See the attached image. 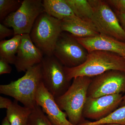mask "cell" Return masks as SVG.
<instances>
[{
  "instance_id": "23",
  "label": "cell",
  "mask_w": 125,
  "mask_h": 125,
  "mask_svg": "<svg viewBox=\"0 0 125 125\" xmlns=\"http://www.w3.org/2000/svg\"><path fill=\"white\" fill-rule=\"evenodd\" d=\"M14 34L13 30L10 29L4 24H0V40H3L7 37Z\"/></svg>"
},
{
  "instance_id": "10",
  "label": "cell",
  "mask_w": 125,
  "mask_h": 125,
  "mask_svg": "<svg viewBox=\"0 0 125 125\" xmlns=\"http://www.w3.org/2000/svg\"><path fill=\"white\" fill-rule=\"evenodd\" d=\"M121 94L88 97L83 112V117L99 120L107 116L117 109L123 100Z\"/></svg>"
},
{
  "instance_id": "27",
  "label": "cell",
  "mask_w": 125,
  "mask_h": 125,
  "mask_svg": "<svg viewBox=\"0 0 125 125\" xmlns=\"http://www.w3.org/2000/svg\"><path fill=\"white\" fill-rule=\"evenodd\" d=\"M1 125H11L6 117L3 119L1 123Z\"/></svg>"
},
{
  "instance_id": "15",
  "label": "cell",
  "mask_w": 125,
  "mask_h": 125,
  "mask_svg": "<svg viewBox=\"0 0 125 125\" xmlns=\"http://www.w3.org/2000/svg\"><path fill=\"white\" fill-rule=\"evenodd\" d=\"M42 5L44 12L59 20L74 15L65 0H43Z\"/></svg>"
},
{
  "instance_id": "21",
  "label": "cell",
  "mask_w": 125,
  "mask_h": 125,
  "mask_svg": "<svg viewBox=\"0 0 125 125\" xmlns=\"http://www.w3.org/2000/svg\"><path fill=\"white\" fill-rule=\"evenodd\" d=\"M28 125H54L52 123L40 107L37 104L32 109Z\"/></svg>"
},
{
  "instance_id": "17",
  "label": "cell",
  "mask_w": 125,
  "mask_h": 125,
  "mask_svg": "<svg viewBox=\"0 0 125 125\" xmlns=\"http://www.w3.org/2000/svg\"><path fill=\"white\" fill-rule=\"evenodd\" d=\"M21 39L22 35H16L9 40L0 41V59L14 64Z\"/></svg>"
},
{
  "instance_id": "8",
  "label": "cell",
  "mask_w": 125,
  "mask_h": 125,
  "mask_svg": "<svg viewBox=\"0 0 125 125\" xmlns=\"http://www.w3.org/2000/svg\"><path fill=\"white\" fill-rule=\"evenodd\" d=\"M89 53L72 35L61 34L54 48L53 55L64 67H76L83 63Z\"/></svg>"
},
{
  "instance_id": "25",
  "label": "cell",
  "mask_w": 125,
  "mask_h": 125,
  "mask_svg": "<svg viewBox=\"0 0 125 125\" xmlns=\"http://www.w3.org/2000/svg\"><path fill=\"white\" fill-rule=\"evenodd\" d=\"M13 102L6 98L2 96L0 97V108L1 109L5 108L7 109L11 105Z\"/></svg>"
},
{
  "instance_id": "9",
  "label": "cell",
  "mask_w": 125,
  "mask_h": 125,
  "mask_svg": "<svg viewBox=\"0 0 125 125\" xmlns=\"http://www.w3.org/2000/svg\"><path fill=\"white\" fill-rule=\"evenodd\" d=\"M125 92V72L109 70L92 80L88 89V97L101 96Z\"/></svg>"
},
{
  "instance_id": "6",
  "label": "cell",
  "mask_w": 125,
  "mask_h": 125,
  "mask_svg": "<svg viewBox=\"0 0 125 125\" xmlns=\"http://www.w3.org/2000/svg\"><path fill=\"white\" fill-rule=\"evenodd\" d=\"M43 12L42 0H24L18 10L4 20L3 24L13 28L14 36L30 34L36 20Z\"/></svg>"
},
{
  "instance_id": "14",
  "label": "cell",
  "mask_w": 125,
  "mask_h": 125,
  "mask_svg": "<svg viewBox=\"0 0 125 125\" xmlns=\"http://www.w3.org/2000/svg\"><path fill=\"white\" fill-rule=\"evenodd\" d=\"M62 31H66L74 37L86 38L99 34L93 24L85 22L74 15L61 20Z\"/></svg>"
},
{
  "instance_id": "11",
  "label": "cell",
  "mask_w": 125,
  "mask_h": 125,
  "mask_svg": "<svg viewBox=\"0 0 125 125\" xmlns=\"http://www.w3.org/2000/svg\"><path fill=\"white\" fill-rule=\"evenodd\" d=\"M43 57L42 52L32 42L30 34L22 35L21 43L14 64L17 71L26 72L42 62Z\"/></svg>"
},
{
  "instance_id": "2",
  "label": "cell",
  "mask_w": 125,
  "mask_h": 125,
  "mask_svg": "<svg viewBox=\"0 0 125 125\" xmlns=\"http://www.w3.org/2000/svg\"><path fill=\"white\" fill-rule=\"evenodd\" d=\"M42 83L41 62L29 68L18 80L0 85V93L10 96L24 106L33 109L37 105L36 94Z\"/></svg>"
},
{
  "instance_id": "22",
  "label": "cell",
  "mask_w": 125,
  "mask_h": 125,
  "mask_svg": "<svg viewBox=\"0 0 125 125\" xmlns=\"http://www.w3.org/2000/svg\"><path fill=\"white\" fill-rule=\"evenodd\" d=\"M109 6L113 7L115 12L125 13V0H105Z\"/></svg>"
},
{
  "instance_id": "16",
  "label": "cell",
  "mask_w": 125,
  "mask_h": 125,
  "mask_svg": "<svg viewBox=\"0 0 125 125\" xmlns=\"http://www.w3.org/2000/svg\"><path fill=\"white\" fill-rule=\"evenodd\" d=\"M15 100L7 109L6 117L11 125H28L32 109L22 107Z\"/></svg>"
},
{
  "instance_id": "12",
  "label": "cell",
  "mask_w": 125,
  "mask_h": 125,
  "mask_svg": "<svg viewBox=\"0 0 125 125\" xmlns=\"http://www.w3.org/2000/svg\"><path fill=\"white\" fill-rule=\"evenodd\" d=\"M36 103L54 125H73L67 120V115L57 105L54 96L41 84L36 94Z\"/></svg>"
},
{
  "instance_id": "19",
  "label": "cell",
  "mask_w": 125,
  "mask_h": 125,
  "mask_svg": "<svg viewBox=\"0 0 125 125\" xmlns=\"http://www.w3.org/2000/svg\"><path fill=\"white\" fill-rule=\"evenodd\" d=\"M125 125V105L121 107L107 116L94 122L84 121L78 125H98L105 124Z\"/></svg>"
},
{
  "instance_id": "24",
  "label": "cell",
  "mask_w": 125,
  "mask_h": 125,
  "mask_svg": "<svg viewBox=\"0 0 125 125\" xmlns=\"http://www.w3.org/2000/svg\"><path fill=\"white\" fill-rule=\"evenodd\" d=\"M9 64L3 59H0V75L11 73L12 68Z\"/></svg>"
},
{
  "instance_id": "20",
  "label": "cell",
  "mask_w": 125,
  "mask_h": 125,
  "mask_svg": "<svg viewBox=\"0 0 125 125\" xmlns=\"http://www.w3.org/2000/svg\"><path fill=\"white\" fill-rule=\"evenodd\" d=\"M23 1L0 0V20L4 21L10 14L19 9Z\"/></svg>"
},
{
  "instance_id": "18",
  "label": "cell",
  "mask_w": 125,
  "mask_h": 125,
  "mask_svg": "<svg viewBox=\"0 0 125 125\" xmlns=\"http://www.w3.org/2000/svg\"><path fill=\"white\" fill-rule=\"evenodd\" d=\"M74 14L83 21L93 24V8L87 0H65Z\"/></svg>"
},
{
  "instance_id": "4",
  "label": "cell",
  "mask_w": 125,
  "mask_h": 125,
  "mask_svg": "<svg viewBox=\"0 0 125 125\" xmlns=\"http://www.w3.org/2000/svg\"><path fill=\"white\" fill-rule=\"evenodd\" d=\"M61 20L43 12L38 16L30 34L32 42L45 56L53 55L54 48L62 33Z\"/></svg>"
},
{
  "instance_id": "1",
  "label": "cell",
  "mask_w": 125,
  "mask_h": 125,
  "mask_svg": "<svg viewBox=\"0 0 125 125\" xmlns=\"http://www.w3.org/2000/svg\"><path fill=\"white\" fill-rule=\"evenodd\" d=\"M67 80L80 76L91 78L109 70L125 72V58L113 52L94 51L89 53L83 63L76 67H64Z\"/></svg>"
},
{
  "instance_id": "5",
  "label": "cell",
  "mask_w": 125,
  "mask_h": 125,
  "mask_svg": "<svg viewBox=\"0 0 125 125\" xmlns=\"http://www.w3.org/2000/svg\"><path fill=\"white\" fill-rule=\"evenodd\" d=\"M93 8L92 22L100 34L125 42V31L115 12L106 1L88 0Z\"/></svg>"
},
{
  "instance_id": "7",
  "label": "cell",
  "mask_w": 125,
  "mask_h": 125,
  "mask_svg": "<svg viewBox=\"0 0 125 125\" xmlns=\"http://www.w3.org/2000/svg\"><path fill=\"white\" fill-rule=\"evenodd\" d=\"M42 83L55 98L62 95L70 85L64 67L54 56H45L42 62Z\"/></svg>"
},
{
  "instance_id": "28",
  "label": "cell",
  "mask_w": 125,
  "mask_h": 125,
  "mask_svg": "<svg viewBox=\"0 0 125 125\" xmlns=\"http://www.w3.org/2000/svg\"><path fill=\"white\" fill-rule=\"evenodd\" d=\"M124 58H125V57H124ZM125 105V94L124 96H123V100H122V102L121 103L120 106L121 107Z\"/></svg>"
},
{
  "instance_id": "3",
  "label": "cell",
  "mask_w": 125,
  "mask_h": 125,
  "mask_svg": "<svg viewBox=\"0 0 125 125\" xmlns=\"http://www.w3.org/2000/svg\"><path fill=\"white\" fill-rule=\"evenodd\" d=\"M92 81L91 78L88 76L74 78L67 91L55 98L57 105L62 110L65 111L72 125H78L84 121L83 119V110Z\"/></svg>"
},
{
  "instance_id": "26",
  "label": "cell",
  "mask_w": 125,
  "mask_h": 125,
  "mask_svg": "<svg viewBox=\"0 0 125 125\" xmlns=\"http://www.w3.org/2000/svg\"><path fill=\"white\" fill-rule=\"evenodd\" d=\"M115 12L118 18L121 26L125 31V13Z\"/></svg>"
},
{
  "instance_id": "13",
  "label": "cell",
  "mask_w": 125,
  "mask_h": 125,
  "mask_svg": "<svg viewBox=\"0 0 125 125\" xmlns=\"http://www.w3.org/2000/svg\"><path fill=\"white\" fill-rule=\"evenodd\" d=\"M74 37L89 53L94 51H103L125 57V42L112 37L99 34L89 37Z\"/></svg>"
},
{
  "instance_id": "29",
  "label": "cell",
  "mask_w": 125,
  "mask_h": 125,
  "mask_svg": "<svg viewBox=\"0 0 125 125\" xmlns=\"http://www.w3.org/2000/svg\"><path fill=\"white\" fill-rule=\"evenodd\" d=\"M119 125V124H102V125Z\"/></svg>"
}]
</instances>
